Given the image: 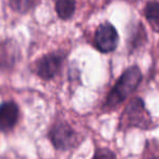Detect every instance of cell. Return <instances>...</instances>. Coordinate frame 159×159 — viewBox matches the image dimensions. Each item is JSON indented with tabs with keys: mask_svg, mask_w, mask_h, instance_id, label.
I'll use <instances>...</instances> for the list:
<instances>
[{
	"mask_svg": "<svg viewBox=\"0 0 159 159\" xmlns=\"http://www.w3.org/2000/svg\"><path fill=\"white\" fill-rule=\"evenodd\" d=\"M52 145L58 150H70L77 145V135L72 128L66 122H59L51 128L49 132Z\"/></svg>",
	"mask_w": 159,
	"mask_h": 159,
	"instance_id": "cell-2",
	"label": "cell"
},
{
	"mask_svg": "<svg viewBox=\"0 0 159 159\" xmlns=\"http://www.w3.org/2000/svg\"><path fill=\"white\" fill-rule=\"evenodd\" d=\"M19 120V108L16 102H6L1 105L0 108V126L1 131L11 130L14 128Z\"/></svg>",
	"mask_w": 159,
	"mask_h": 159,
	"instance_id": "cell-6",
	"label": "cell"
},
{
	"mask_svg": "<svg viewBox=\"0 0 159 159\" xmlns=\"http://www.w3.org/2000/svg\"><path fill=\"white\" fill-rule=\"evenodd\" d=\"M64 56L61 52H52L42 57L35 63V72L43 80H50L61 69Z\"/></svg>",
	"mask_w": 159,
	"mask_h": 159,
	"instance_id": "cell-4",
	"label": "cell"
},
{
	"mask_svg": "<svg viewBox=\"0 0 159 159\" xmlns=\"http://www.w3.org/2000/svg\"><path fill=\"white\" fill-rule=\"evenodd\" d=\"M145 16L155 32L159 33V2H148L145 7Z\"/></svg>",
	"mask_w": 159,
	"mask_h": 159,
	"instance_id": "cell-7",
	"label": "cell"
},
{
	"mask_svg": "<svg viewBox=\"0 0 159 159\" xmlns=\"http://www.w3.org/2000/svg\"><path fill=\"white\" fill-rule=\"evenodd\" d=\"M102 156H108V157H116V155L108 149H100L95 154V157H102Z\"/></svg>",
	"mask_w": 159,
	"mask_h": 159,
	"instance_id": "cell-10",
	"label": "cell"
},
{
	"mask_svg": "<svg viewBox=\"0 0 159 159\" xmlns=\"http://www.w3.org/2000/svg\"><path fill=\"white\" fill-rule=\"evenodd\" d=\"M141 81L142 72L136 66L126 69L109 93L105 106L107 108H116L137 89Z\"/></svg>",
	"mask_w": 159,
	"mask_h": 159,
	"instance_id": "cell-1",
	"label": "cell"
},
{
	"mask_svg": "<svg viewBox=\"0 0 159 159\" xmlns=\"http://www.w3.org/2000/svg\"><path fill=\"white\" fill-rule=\"evenodd\" d=\"M124 123L131 126H139L146 129L150 124L149 112L145 109L144 102L139 98H134L125 108L123 115Z\"/></svg>",
	"mask_w": 159,
	"mask_h": 159,
	"instance_id": "cell-3",
	"label": "cell"
},
{
	"mask_svg": "<svg viewBox=\"0 0 159 159\" xmlns=\"http://www.w3.org/2000/svg\"><path fill=\"white\" fill-rule=\"evenodd\" d=\"M36 0H9L10 7L19 13H26L35 6Z\"/></svg>",
	"mask_w": 159,
	"mask_h": 159,
	"instance_id": "cell-9",
	"label": "cell"
},
{
	"mask_svg": "<svg viewBox=\"0 0 159 159\" xmlns=\"http://www.w3.org/2000/svg\"><path fill=\"white\" fill-rule=\"evenodd\" d=\"M56 11L60 19L69 20L75 11V0H57Z\"/></svg>",
	"mask_w": 159,
	"mask_h": 159,
	"instance_id": "cell-8",
	"label": "cell"
},
{
	"mask_svg": "<svg viewBox=\"0 0 159 159\" xmlns=\"http://www.w3.org/2000/svg\"><path fill=\"white\" fill-rule=\"evenodd\" d=\"M119 36L115 26L106 22L100 24L96 30L95 46L102 52H111L116 49Z\"/></svg>",
	"mask_w": 159,
	"mask_h": 159,
	"instance_id": "cell-5",
	"label": "cell"
}]
</instances>
